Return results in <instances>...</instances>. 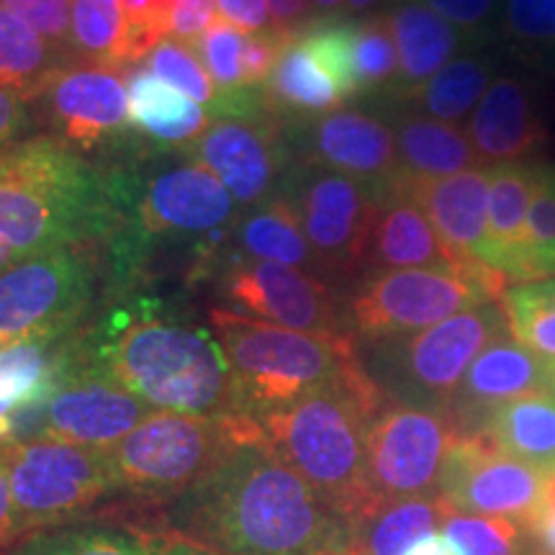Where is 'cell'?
<instances>
[{
    "label": "cell",
    "mask_w": 555,
    "mask_h": 555,
    "mask_svg": "<svg viewBox=\"0 0 555 555\" xmlns=\"http://www.w3.org/2000/svg\"><path fill=\"white\" fill-rule=\"evenodd\" d=\"M180 535L219 555H350L352 527L249 422L232 450L168 504Z\"/></svg>",
    "instance_id": "1"
},
{
    "label": "cell",
    "mask_w": 555,
    "mask_h": 555,
    "mask_svg": "<svg viewBox=\"0 0 555 555\" xmlns=\"http://www.w3.org/2000/svg\"><path fill=\"white\" fill-rule=\"evenodd\" d=\"M129 206V172L99 170L52 137L26 139L0 155V270L116 240Z\"/></svg>",
    "instance_id": "2"
},
{
    "label": "cell",
    "mask_w": 555,
    "mask_h": 555,
    "mask_svg": "<svg viewBox=\"0 0 555 555\" xmlns=\"http://www.w3.org/2000/svg\"><path fill=\"white\" fill-rule=\"evenodd\" d=\"M82 358L116 384L165 412L221 416L237 412V386L217 335L165 314L157 301L114 309L80 332Z\"/></svg>",
    "instance_id": "3"
},
{
    "label": "cell",
    "mask_w": 555,
    "mask_h": 555,
    "mask_svg": "<svg viewBox=\"0 0 555 555\" xmlns=\"http://www.w3.org/2000/svg\"><path fill=\"white\" fill-rule=\"evenodd\" d=\"M386 401L360 360L343 378L260 420L270 448L350 527L376 509L367 489V429Z\"/></svg>",
    "instance_id": "4"
},
{
    "label": "cell",
    "mask_w": 555,
    "mask_h": 555,
    "mask_svg": "<svg viewBox=\"0 0 555 555\" xmlns=\"http://www.w3.org/2000/svg\"><path fill=\"white\" fill-rule=\"evenodd\" d=\"M208 319L232 367L237 412L255 422L360 365L350 335H311L229 309H214Z\"/></svg>",
    "instance_id": "5"
},
{
    "label": "cell",
    "mask_w": 555,
    "mask_h": 555,
    "mask_svg": "<svg viewBox=\"0 0 555 555\" xmlns=\"http://www.w3.org/2000/svg\"><path fill=\"white\" fill-rule=\"evenodd\" d=\"M504 332H509L504 311L489 301L414 335L365 345L360 360L388 401L448 414L470 363Z\"/></svg>",
    "instance_id": "6"
},
{
    "label": "cell",
    "mask_w": 555,
    "mask_h": 555,
    "mask_svg": "<svg viewBox=\"0 0 555 555\" xmlns=\"http://www.w3.org/2000/svg\"><path fill=\"white\" fill-rule=\"evenodd\" d=\"M253 416H198L152 409L119 446L106 450L119 491L168 506L232 450Z\"/></svg>",
    "instance_id": "7"
},
{
    "label": "cell",
    "mask_w": 555,
    "mask_h": 555,
    "mask_svg": "<svg viewBox=\"0 0 555 555\" xmlns=\"http://www.w3.org/2000/svg\"><path fill=\"white\" fill-rule=\"evenodd\" d=\"M208 116L204 134L180 155L211 170L240 206L255 208L281 196L294 157L286 121L270 106L262 86L219 93Z\"/></svg>",
    "instance_id": "8"
},
{
    "label": "cell",
    "mask_w": 555,
    "mask_h": 555,
    "mask_svg": "<svg viewBox=\"0 0 555 555\" xmlns=\"http://www.w3.org/2000/svg\"><path fill=\"white\" fill-rule=\"evenodd\" d=\"M506 288V283L457 268L376 270L347 298V332L360 345L414 335L461 311L499 301Z\"/></svg>",
    "instance_id": "9"
},
{
    "label": "cell",
    "mask_w": 555,
    "mask_h": 555,
    "mask_svg": "<svg viewBox=\"0 0 555 555\" xmlns=\"http://www.w3.org/2000/svg\"><path fill=\"white\" fill-rule=\"evenodd\" d=\"M5 466L21 538L75 522L93 506L121 494L106 450L80 448L54 437L9 442Z\"/></svg>",
    "instance_id": "10"
},
{
    "label": "cell",
    "mask_w": 555,
    "mask_h": 555,
    "mask_svg": "<svg viewBox=\"0 0 555 555\" xmlns=\"http://www.w3.org/2000/svg\"><path fill=\"white\" fill-rule=\"evenodd\" d=\"M93 283L88 247L54 249L0 270V347L73 335L93 304Z\"/></svg>",
    "instance_id": "11"
},
{
    "label": "cell",
    "mask_w": 555,
    "mask_h": 555,
    "mask_svg": "<svg viewBox=\"0 0 555 555\" xmlns=\"http://www.w3.org/2000/svg\"><path fill=\"white\" fill-rule=\"evenodd\" d=\"M283 196L294 204L322 278H356L365 270L378 214V191L343 172L298 165L288 170Z\"/></svg>",
    "instance_id": "12"
},
{
    "label": "cell",
    "mask_w": 555,
    "mask_h": 555,
    "mask_svg": "<svg viewBox=\"0 0 555 555\" xmlns=\"http://www.w3.org/2000/svg\"><path fill=\"white\" fill-rule=\"evenodd\" d=\"M457 429L446 412L386 401L367 429V489L373 504L437 496Z\"/></svg>",
    "instance_id": "13"
},
{
    "label": "cell",
    "mask_w": 555,
    "mask_h": 555,
    "mask_svg": "<svg viewBox=\"0 0 555 555\" xmlns=\"http://www.w3.org/2000/svg\"><path fill=\"white\" fill-rule=\"evenodd\" d=\"M219 291L234 314L311 335H350L345 304L324 278L240 255H219Z\"/></svg>",
    "instance_id": "14"
},
{
    "label": "cell",
    "mask_w": 555,
    "mask_h": 555,
    "mask_svg": "<svg viewBox=\"0 0 555 555\" xmlns=\"http://www.w3.org/2000/svg\"><path fill=\"white\" fill-rule=\"evenodd\" d=\"M131 176V227L124 237V255H134L142 240L198 237L227 234L234 221V204L221 180L211 170L185 157L176 168L159 170L150 180ZM121 255V258H124Z\"/></svg>",
    "instance_id": "15"
},
{
    "label": "cell",
    "mask_w": 555,
    "mask_h": 555,
    "mask_svg": "<svg viewBox=\"0 0 555 555\" xmlns=\"http://www.w3.org/2000/svg\"><path fill=\"white\" fill-rule=\"evenodd\" d=\"M543 470L502 453L483 435H457L437 496L450 509L527 525L540 499Z\"/></svg>",
    "instance_id": "16"
},
{
    "label": "cell",
    "mask_w": 555,
    "mask_h": 555,
    "mask_svg": "<svg viewBox=\"0 0 555 555\" xmlns=\"http://www.w3.org/2000/svg\"><path fill=\"white\" fill-rule=\"evenodd\" d=\"M294 163L317 165L350 176L378 191V198L399 180L397 134L391 121L356 108H339L317 119L286 124Z\"/></svg>",
    "instance_id": "17"
},
{
    "label": "cell",
    "mask_w": 555,
    "mask_h": 555,
    "mask_svg": "<svg viewBox=\"0 0 555 555\" xmlns=\"http://www.w3.org/2000/svg\"><path fill=\"white\" fill-rule=\"evenodd\" d=\"M150 412L152 406L82 358L78 332L73 367L41 409L39 435L90 450H111Z\"/></svg>",
    "instance_id": "18"
},
{
    "label": "cell",
    "mask_w": 555,
    "mask_h": 555,
    "mask_svg": "<svg viewBox=\"0 0 555 555\" xmlns=\"http://www.w3.org/2000/svg\"><path fill=\"white\" fill-rule=\"evenodd\" d=\"M52 139L69 150H99L131 131L129 86L119 69L69 62L37 99Z\"/></svg>",
    "instance_id": "19"
},
{
    "label": "cell",
    "mask_w": 555,
    "mask_h": 555,
    "mask_svg": "<svg viewBox=\"0 0 555 555\" xmlns=\"http://www.w3.org/2000/svg\"><path fill=\"white\" fill-rule=\"evenodd\" d=\"M532 393H555L553 373L535 352L504 332L470 363L450 401L448 416L457 435H476L496 409Z\"/></svg>",
    "instance_id": "20"
},
{
    "label": "cell",
    "mask_w": 555,
    "mask_h": 555,
    "mask_svg": "<svg viewBox=\"0 0 555 555\" xmlns=\"http://www.w3.org/2000/svg\"><path fill=\"white\" fill-rule=\"evenodd\" d=\"M406 268H457L478 278L512 286L509 278L483 262H466L442 242L425 208L412 193L393 183L378 198L376 224L367 245L365 270H406Z\"/></svg>",
    "instance_id": "21"
},
{
    "label": "cell",
    "mask_w": 555,
    "mask_h": 555,
    "mask_svg": "<svg viewBox=\"0 0 555 555\" xmlns=\"http://www.w3.org/2000/svg\"><path fill=\"white\" fill-rule=\"evenodd\" d=\"M78 330L57 339H29L0 347V446L24 440V433L73 367Z\"/></svg>",
    "instance_id": "22"
},
{
    "label": "cell",
    "mask_w": 555,
    "mask_h": 555,
    "mask_svg": "<svg viewBox=\"0 0 555 555\" xmlns=\"http://www.w3.org/2000/svg\"><path fill=\"white\" fill-rule=\"evenodd\" d=\"M466 131L481 168L535 157L543 150L547 131L532 82L512 73L499 75L470 114Z\"/></svg>",
    "instance_id": "23"
},
{
    "label": "cell",
    "mask_w": 555,
    "mask_h": 555,
    "mask_svg": "<svg viewBox=\"0 0 555 555\" xmlns=\"http://www.w3.org/2000/svg\"><path fill=\"white\" fill-rule=\"evenodd\" d=\"M420 201L442 242L461 260L491 268L489 168H474L433 183L404 189Z\"/></svg>",
    "instance_id": "24"
},
{
    "label": "cell",
    "mask_w": 555,
    "mask_h": 555,
    "mask_svg": "<svg viewBox=\"0 0 555 555\" xmlns=\"http://www.w3.org/2000/svg\"><path fill=\"white\" fill-rule=\"evenodd\" d=\"M11 555H219L180 532H147L124 525L69 522L24 535Z\"/></svg>",
    "instance_id": "25"
},
{
    "label": "cell",
    "mask_w": 555,
    "mask_h": 555,
    "mask_svg": "<svg viewBox=\"0 0 555 555\" xmlns=\"http://www.w3.org/2000/svg\"><path fill=\"white\" fill-rule=\"evenodd\" d=\"M386 21L399 52L397 88L386 99L393 103L435 78L450 60H455L463 44H476L422 0H397L386 13Z\"/></svg>",
    "instance_id": "26"
},
{
    "label": "cell",
    "mask_w": 555,
    "mask_h": 555,
    "mask_svg": "<svg viewBox=\"0 0 555 555\" xmlns=\"http://www.w3.org/2000/svg\"><path fill=\"white\" fill-rule=\"evenodd\" d=\"M391 127L397 134V185L401 189H414V185L481 168L468 131L457 124L429 119L414 111H399L391 119Z\"/></svg>",
    "instance_id": "27"
},
{
    "label": "cell",
    "mask_w": 555,
    "mask_h": 555,
    "mask_svg": "<svg viewBox=\"0 0 555 555\" xmlns=\"http://www.w3.org/2000/svg\"><path fill=\"white\" fill-rule=\"evenodd\" d=\"M262 90H266L270 106L286 124L317 119V116L339 111V106L347 103L330 69L296 31H288L283 39L281 54L270 69L268 80L262 82Z\"/></svg>",
    "instance_id": "28"
},
{
    "label": "cell",
    "mask_w": 555,
    "mask_h": 555,
    "mask_svg": "<svg viewBox=\"0 0 555 555\" xmlns=\"http://www.w3.org/2000/svg\"><path fill=\"white\" fill-rule=\"evenodd\" d=\"M535 178L538 163L489 168V262L509 283H525V234Z\"/></svg>",
    "instance_id": "29"
},
{
    "label": "cell",
    "mask_w": 555,
    "mask_h": 555,
    "mask_svg": "<svg viewBox=\"0 0 555 555\" xmlns=\"http://www.w3.org/2000/svg\"><path fill=\"white\" fill-rule=\"evenodd\" d=\"M127 86L131 129L139 137H150L157 144L185 150L204 134L211 121L201 103L180 93L168 80L152 75L150 69H131Z\"/></svg>",
    "instance_id": "30"
},
{
    "label": "cell",
    "mask_w": 555,
    "mask_h": 555,
    "mask_svg": "<svg viewBox=\"0 0 555 555\" xmlns=\"http://www.w3.org/2000/svg\"><path fill=\"white\" fill-rule=\"evenodd\" d=\"M227 242H232V255H240V258L281 262V266L309 270L322 278L307 234H304L301 219L283 193L268 204L255 206L242 219L237 217L229 229Z\"/></svg>",
    "instance_id": "31"
},
{
    "label": "cell",
    "mask_w": 555,
    "mask_h": 555,
    "mask_svg": "<svg viewBox=\"0 0 555 555\" xmlns=\"http://www.w3.org/2000/svg\"><path fill=\"white\" fill-rule=\"evenodd\" d=\"M491 446L538 470L555 468V393L509 401L486 420L481 433Z\"/></svg>",
    "instance_id": "32"
},
{
    "label": "cell",
    "mask_w": 555,
    "mask_h": 555,
    "mask_svg": "<svg viewBox=\"0 0 555 555\" xmlns=\"http://www.w3.org/2000/svg\"><path fill=\"white\" fill-rule=\"evenodd\" d=\"M69 62L65 52L54 50L24 18L0 5V90L21 101H37Z\"/></svg>",
    "instance_id": "33"
},
{
    "label": "cell",
    "mask_w": 555,
    "mask_h": 555,
    "mask_svg": "<svg viewBox=\"0 0 555 555\" xmlns=\"http://www.w3.org/2000/svg\"><path fill=\"white\" fill-rule=\"evenodd\" d=\"M496 60L489 54H463V57L450 60L435 78L425 86L406 93L397 101L401 106H414L429 119L457 124L474 114L483 93L496 78Z\"/></svg>",
    "instance_id": "34"
},
{
    "label": "cell",
    "mask_w": 555,
    "mask_h": 555,
    "mask_svg": "<svg viewBox=\"0 0 555 555\" xmlns=\"http://www.w3.org/2000/svg\"><path fill=\"white\" fill-rule=\"evenodd\" d=\"M440 496H414L384 504L352 527L350 555H406L416 540L440 530Z\"/></svg>",
    "instance_id": "35"
},
{
    "label": "cell",
    "mask_w": 555,
    "mask_h": 555,
    "mask_svg": "<svg viewBox=\"0 0 555 555\" xmlns=\"http://www.w3.org/2000/svg\"><path fill=\"white\" fill-rule=\"evenodd\" d=\"M73 57L82 65L131 67L119 0H73Z\"/></svg>",
    "instance_id": "36"
},
{
    "label": "cell",
    "mask_w": 555,
    "mask_h": 555,
    "mask_svg": "<svg viewBox=\"0 0 555 555\" xmlns=\"http://www.w3.org/2000/svg\"><path fill=\"white\" fill-rule=\"evenodd\" d=\"M499 307L509 335L535 352L555 378V278L512 283Z\"/></svg>",
    "instance_id": "37"
},
{
    "label": "cell",
    "mask_w": 555,
    "mask_h": 555,
    "mask_svg": "<svg viewBox=\"0 0 555 555\" xmlns=\"http://www.w3.org/2000/svg\"><path fill=\"white\" fill-rule=\"evenodd\" d=\"M496 37L527 67L555 73V0H504Z\"/></svg>",
    "instance_id": "38"
},
{
    "label": "cell",
    "mask_w": 555,
    "mask_h": 555,
    "mask_svg": "<svg viewBox=\"0 0 555 555\" xmlns=\"http://www.w3.org/2000/svg\"><path fill=\"white\" fill-rule=\"evenodd\" d=\"M440 532L457 555H535L530 530L504 517H478L442 502Z\"/></svg>",
    "instance_id": "39"
},
{
    "label": "cell",
    "mask_w": 555,
    "mask_h": 555,
    "mask_svg": "<svg viewBox=\"0 0 555 555\" xmlns=\"http://www.w3.org/2000/svg\"><path fill=\"white\" fill-rule=\"evenodd\" d=\"M356 78L358 99H388L397 88L399 52L386 16H373L356 24Z\"/></svg>",
    "instance_id": "40"
},
{
    "label": "cell",
    "mask_w": 555,
    "mask_h": 555,
    "mask_svg": "<svg viewBox=\"0 0 555 555\" xmlns=\"http://www.w3.org/2000/svg\"><path fill=\"white\" fill-rule=\"evenodd\" d=\"M555 278V165L538 163L525 234V283Z\"/></svg>",
    "instance_id": "41"
},
{
    "label": "cell",
    "mask_w": 555,
    "mask_h": 555,
    "mask_svg": "<svg viewBox=\"0 0 555 555\" xmlns=\"http://www.w3.org/2000/svg\"><path fill=\"white\" fill-rule=\"evenodd\" d=\"M144 69H150L157 78L168 80L176 86L180 93H185L196 103L211 106L217 101V90H214L211 75L206 73L204 62H201L196 47L191 41L168 37L144 57Z\"/></svg>",
    "instance_id": "42"
},
{
    "label": "cell",
    "mask_w": 555,
    "mask_h": 555,
    "mask_svg": "<svg viewBox=\"0 0 555 555\" xmlns=\"http://www.w3.org/2000/svg\"><path fill=\"white\" fill-rule=\"evenodd\" d=\"M191 44L196 47L206 73L221 88V93L245 88V73H242L245 34L237 26L227 24L224 18H214L211 26Z\"/></svg>",
    "instance_id": "43"
},
{
    "label": "cell",
    "mask_w": 555,
    "mask_h": 555,
    "mask_svg": "<svg viewBox=\"0 0 555 555\" xmlns=\"http://www.w3.org/2000/svg\"><path fill=\"white\" fill-rule=\"evenodd\" d=\"M127 24L129 62L144 60L170 34V18L176 0H119Z\"/></svg>",
    "instance_id": "44"
},
{
    "label": "cell",
    "mask_w": 555,
    "mask_h": 555,
    "mask_svg": "<svg viewBox=\"0 0 555 555\" xmlns=\"http://www.w3.org/2000/svg\"><path fill=\"white\" fill-rule=\"evenodd\" d=\"M0 5L24 18L41 39L73 60V0H0Z\"/></svg>",
    "instance_id": "45"
},
{
    "label": "cell",
    "mask_w": 555,
    "mask_h": 555,
    "mask_svg": "<svg viewBox=\"0 0 555 555\" xmlns=\"http://www.w3.org/2000/svg\"><path fill=\"white\" fill-rule=\"evenodd\" d=\"M422 3L461 29L470 41H481L491 29H496L504 0H422Z\"/></svg>",
    "instance_id": "46"
},
{
    "label": "cell",
    "mask_w": 555,
    "mask_h": 555,
    "mask_svg": "<svg viewBox=\"0 0 555 555\" xmlns=\"http://www.w3.org/2000/svg\"><path fill=\"white\" fill-rule=\"evenodd\" d=\"M286 34L268 29L260 34H245V57H242V73H245V88L262 86L273 69L278 54H281Z\"/></svg>",
    "instance_id": "47"
},
{
    "label": "cell",
    "mask_w": 555,
    "mask_h": 555,
    "mask_svg": "<svg viewBox=\"0 0 555 555\" xmlns=\"http://www.w3.org/2000/svg\"><path fill=\"white\" fill-rule=\"evenodd\" d=\"M217 0H176L170 18V34L176 39L196 41L217 18Z\"/></svg>",
    "instance_id": "48"
},
{
    "label": "cell",
    "mask_w": 555,
    "mask_h": 555,
    "mask_svg": "<svg viewBox=\"0 0 555 555\" xmlns=\"http://www.w3.org/2000/svg\"><path fill=\"white\" fill-rule=\"evenodd\" d=\"M217 11L219 18H224L227 24L237 26L245 34L275 29L268 0H217Z\"/></svg>",
    "instance_id": "49"
},
{
    "label": "cell",
    "mask_w": 555,
    "mask_h": 555,
    "mask_svg": "<svg viewBox=\"0 0 555 555\" xmlns=\"http://www.w3.org/2000/svg\"><path fill=\"white\" fill-rule=\"evenodd\" d=\"M29 127V111L26 101L18 95L0 90V155L16 147V139Z\"/></svg>",
    "instance_id": "50"
},
{
    "label": "cell",
    "mask_w": 555,
    "mask_h": 555,
    "mask_svg": "<svg viewBox=\"0 0 555 555\" xmlns=\"http://www.w3.org/2000/svg\"><path fill=\"white\" fill-rule=\"evenodd\" d=\"M18 519L13 506L9 466H5V446H0V551L18 543Z\"/></svg>",
    "instance_id": "51"
},
{
    "label": "cell",
    "mask_w": 555,
    "mask_h": 555,
    "mask_svg": "<svg viewBox=\"0 0 555 555\" xmlns=\"http://www.w3.org/2000/svg\"><path fill=\"white\" fill-rule=\"evenodd\" d=\"M268 9L275 29L288 34L301 26V18L311 11V5L309 0H268Z\"/></svg>",
    "instance_id": "52"
},
{
    "label": "cell",
    "mask_w": 555,
    "mask_h": 555,
    "mask_svg": "<svg viewBox=\"0 0 555 555\" xmlns=\"http://www.w3.org/2000/svg\"><path fill=\"white\" fill-rule=\"evenodd\" d=\"M532 535L535 555H555V515L540 519V522L525 525Z\"/></svg>",
    "instance_id": "53"
},
{
    "label": "cell",
    "mask_w": 555,
    "mask_h": 555,
    "mask_svg": "<svg viewBox=\"0 0 555 555\" xmlns=\"http://www.w3.org/2000/svg\"><path fill=\"white\" fill-rule=\"evenodd\" d=\"M555 515V468L543 470V483H540V499L535 512H532L530 522H540V519Z\"/></svg>",
    "instance_id": "54"
},
{
    "label": "cell",
    "mask_w": 555,
    "mask_h": 555,
    "mask_svg": "<svg viewBox=\"0 0 555 555\" xmlns=\"http://www.w3.org/2000/svg\"><path fill=\"white\" fill-rule=\"evenodd\" d=\"M406 555H457V553L453 551V545L448 543L446 535L437 530V532H433V535L416 540V543L409 547Z\"/></svg>",
    "instance_id": "55"
},
{
    "label": "cell",
    "mask_w": 555,
    "mask_h": 555,
    "mask_svg": "<svg viewBox=\"0 0 555 555\" xmlns=\"http://www.w3.org/2000/svg\"><path fill=\"white\" fill-rule=\"evenodd\" d=\"M309 5H311V11L324 13V16H332V13L345 11L347 0H309Z\"/></svg>",
    "instance_id": "56"
},
{
    "label": "cell",
    "mask_w": 555,
    "mask_h": 555,
    "mask_svg": "<svg viewBox=\"0 0 555 555\" xmlns=\"http://www.w3.org/2000/svg\"><path fill=\"white\" fill-rule=\"evenodd\" d=\"M380 0H347L345 5V13H363V11H371L373 5H378Z\"/></svg>",
    "instance_id": "57"
}]
</instances>
